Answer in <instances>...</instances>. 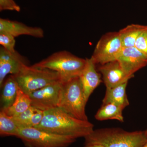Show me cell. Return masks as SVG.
<instances>
[{
	"instance_id": "24",
	"label": "cell",
	"mask_w": 147,
	"mask_h": 147,
	"mask_svg": "<svg viewBox=\"0 0 147 147\" xmlns=\"http://www.w3.org/2000/svg\"><path fill=\"white\" fill-rule=\"evenodd\" d=\"M44 111L36 109L29 122L28 127H35L38 125L42 121Z\"/></svg>"
},
{
	"instance_id": "11",
	"label": "cell",
	"mask_w": 147,
	"mask_h": 147,
	"mask_svg": "<svg viewBox=\"0 0 147 147\" xmlns=\"http://www.w3.org/2000/svg\"><path fill=\"white\" fill-rule=\"evenodd\" d=\"M98 70L102 75L106 88H113L128 82L134 77L128 75L117 60L101 65Z\"/></svg>"
},
{
	"instance_id": "2",
	"label": "cell",
	"mask_w": 147,
	"mask_h": 147,
	"mask_svg": "<svg viewBox=\"0 0 147 147\" xmlns=\"http://www.w3.org/2000/svg\"><path fill=\"white\" fill-rule=\"evenodd\" d=\"M85 144L104 147H142L147 139L146 130L125 131L120 128L95 129L84 138Z\"/></svg>"
},
{
	"instance_id": "20",
	"label": "cell",
	"mask_w": 147,
	"mask_h": 147,
	"mask_svg": "<svg viewBox=\"0 0 147 147\" xmlns=\"http://www.w3.org/2000/svg\"><path fill=\"white\" fill-rule=\"evenodd\" d=\"M36 110V108L31 106L29 109L20 115L12 117L19 128L28 127L29 122Z\"/></svg>"
},
{
	"instance_id": "15",
	"label": "cell",
	"mask_w": 147,
	"mask_h": 147,
	"mask_svg": "<svg viewBox=\"0 0 147 147\" xmlns=\"http://www.w3.org/2000/svg\"><path fill=\"white\" fill-rule=\"evenodd\" d=\"M128 82H125L113 88H106L102 104L113 103L125 108L129 105L126 94Z\"/></svg>"
},
{
	"instance_id": "10",
	"label": "cell",
	"mask_w": 147,
	"mask_h": 147,
	"mask_svg": "<svg viewBox=\"0 0 147 147\" xmlns=\"http://www.w3.org/2000/svg\"><path fill=\"white\" fill-rule=\"evenodd\" d=\"M129 76L147 65V57L135 47H123L117 60Z\"/></svg>"
},
{
	"instance_id": "21",
	"label": "cell",
	"mask_w": 147,
	"mask_h": 147,
	"mask_svg": "<svg viewBox=\"0 0 147 147\" xmlns=\"http://www.w3.org/2000/svg\"><path fill=\"white\" fill-rule=\"evenodd\" d=\"M15 37L6 32L0 31V44L6 50L14 53L15 50Z\"/></svg>"
},
{
	"instance_id": "25",
	"label": "cell",
	"mask_w": 147,
	"mask_h": 147,
	"mask_svg": "<svg viewBox=\"0 0 147 147\" xmlns=\"http://www.w3.org/2000/svg\"><path fill=\"white\" fill-rule=\"evenodd\" d=\"M84 147H104L101 145L96 144H85Z\"/></svg>"
},
{
	"instance_id": "9",
	"label": "cell",
	"mask_w": 147,
	"mask_h": 147,
	"mask_svg": "<svg viewBox=\"0 0 147 147\" xmlns=\"http://www.w3.org/2000/svg\"><path fill=\"white\" fill-rule=\"evenodd\" d=\"M28 61L25 57L17 51L10 53L1 47L0 48V86H1L8 74L15 75L25 67Z\"/></svg>"
},
{
	"instance_id": "12",
	"label": "cell",
	"mask_w": 147,
	"mask_h": 147,
	"mask_svg": "<svg viewBox=\"0 0 147 147\" xmlns=\"http://www.w3.org/2000/svg\"><path fill=\"white\" fill-rule=\"evenodd\" d=\"M86 63L80 76L85 100L87 102L94 90L102 82L101 76L96 71V64L91 57L86 59Z\"/></svg>"
},
{
	"instance_id": "17",
	"label": "cell",
	"mask_w": 147,
	"mask_h": 147,
	"mask_svg": "<svg viewBox=\"0 0 147 147\" xmlns=\"http://www.w3.org/2000/svg\"><path fill=\"white\" fill-rule=\"evenodd\" d=\"M124 108L113 103L102 104L97 111L95 118L98 121L114 119L124 121L123 111Z\"/></svg>"
},
{
	"instance_id": "4",
	"label": "cell",
	"mask_w": 147,
	"mask_h": 147,
	"mask_svg": "<svg viewBox=\"0 0 147 147\" xmlns=\"http://www.w3.org/2000/svg\"><path fill=\"white\" fill-rule=\"evenodd\" d=\"M86 104L79 77L62 82L58 107L75 118L88 121L85 112Z\"/></svg>"
},
{
	"instance_id": "1",
	"label": "cell",
	"mask_w": 147,
	"mask_h": 147,
	"mask_svg": "<svg viewBox=\"0 0 147 147\" xmlns=\"http://www.w3.org/2000/svg\"><path fill=\"white\" fill-rule=\"evenodd\" d=\"M92 123L74 117L62 109L57 107L44 112L43 118L35 127L43 131L75 139L86 137L94 131Z\"/></svg>"
},
{
	"instance_id": "18",
	"label": "cell",
	"mask_w": 147,
	"mask_h": 147,
	"mask_svg": "<svg viewBox=\"0 0 147 147\" xmlns=\"http://www.w3.org/2000/svg\"><path fill=\"white\" fill-rule=\"evenodd\" d=\"M146 26L132 24L120 30L119 33L123 47H134L137 38Z\"/></svg>"
},
{
	"instance_id": "7",
	"label": "cell",
	"mask_w": 147,
	"mask_h": 147,
	"mask_svg": "<svg viewBox=\"0 0 147 147\" xmlns=\"http://www.w3.org/2000/svg\"><path fill=\"white\" fill-rule=\"evenodd\" d=\"M123 48L119 32H109L98 40L91 58L96 64H104L117 60Z\"/></svg>"
},
{
	"instance_id": "14",
	"label": "cell",
	"mask_w": 147,
	"mask_h": 147,
	"mask_svg": "<svg viewBox=\"0 0 147 147\" xmlns=\"http://www.w3.org/2000/svg\"><path fill=\"white\" fill-rule=\"evenodd\" d=\"M1 88V110H4L13 104L19 86L14 76L10 75L4 80Z\"/></svg>"
},
{
	"instance_id": "5",
	"label": "cell",
	"mask_w": 147,
	"mask_h": 147,
	"mask_svg": "<svg viewBox=\"0 0 147 147\" xmlns=\"http://www.w3.org/2000/svg\"><path fill=\"white\" fill-rule=\"evenodd\" d=\"M13 75L20 88L28 95L50 84L62 81L58 72L33 65H27L19 73Z\"/></svg>"
},
{
	"instance_id": "8",
	"label": "cell",
	"mask_w": 147,
	"mask_h": 147,
	"mask_svg": "<svg viewBox=\"0 0 147 147\" xmlns=\"http://www.w3.org/2000/svg\"><path fill=\"white\" fill-rule=\"evenodd\" d=\"M62 82L50 84L29 94L31 99V106L45 112L58 107Z\"/></svg>"
},
{
	"instance_id": "23",
	"label": "cell",
	"mask_w": 147,
	"mask_h": 147,
	"mask_svg": "<svg viewBox=\"0 0 147 147\" xmlns=\"http://www.w3.org/2000/svg\"><path fill=\"white\" fill-rule=\"evenodd\" d=\"M15 11L19 12L21 7L14 0H0V11Z\"/></svg>"
},
{
	"instance_id": "6",
	"label": "cell",
	"mask_w": 147,
	"mask_h": 147,
	"mask_svg": "<svg viewBox=\"0 0 147 147\" xmlns=\"http://www.w3.org/2000/svg\"><path fill=\"white\" fill-rule=\"evenodd\" d=\"M26 147H68L76 139L40 130L34 127L20 129L19 136Z\"/></svg>"
},
{
	"instance_id": "19",
	"label": "cell",
	"mask_w": 147,
	"mask_h": 147,
	"mask_svg": "<svg viewBox=\"0 0 147 147\" xmlns=\"http://www.w3.org/2000/svg\"><path fill=\"white\" fill-rule=\"evenodd\" d=\"M20 128L13 117L8 115L4 111L0 112V135L1 137L14 136L18 138Z\"/></svg>"
},
{
	"instance_id": "26",
	"label": "cell",
	"mask_w": 147,
	"mask_h": 147,
	"mask_svg": "<svg viewBox=\"0 0 147 147\" xmlns=\"http://www.w3.org/2000/svg\"><path fill=\"white\" fill-rule=\"evenodd\" d=\"M146 131H147V128L146 129ZM142 147H147V139L146 142V143L144 144V145Z\"/></svg>"
},
{
	"instance_id": "16",
	"label": "cell",
	"mask_w": 147,
	"mask_h": 147,
	"mask_svg": "<svg viewBox=\"0 0 147 147\" xmlns=\"http://www.w3.org/2000/svg\"><path fill=\"white\" fill-rule=\"evenodd\" d=\"M32 100L28 94L24 92L19 87L15 101L9 108L3 111L11 117H16L24 113L31 106Z\"/></svg>"
},
{
	"instance_id": "22",
	"label": "cell",
	"mask_w": 147,
	"mask_h": 147,
	"mask_svg": "<svg viewBox=\"0 0 147 147\" xmlns=\"http://www.w3.org/2000/svg\"><path fill=\"white\" fill-rule=\"evenodd\" d=\"M134 47L147 57V26L137 38Z\"/></svg>"
},
{
	"instance_id": "3",
	"label": "cell",
	"mask_w": 147,
	"mask_h": 147,
	"mask_svg": "<svg viewBox=\"0 0 147 147\" xmlns=\"http://www.w3.org/2000/svg\"><path fill=\"white\" fill-rule=\"evenodd\" d=\"M86 63V59L79 58L67 51H61L53 53L32 65L49 69L58 72L62 82H64L79 77Z\"/></svg>"
},
{
	"instance_id": "13",
	"label": "cell",
	"mask_w": 147,
	"mask_h": 147,
	"mask_svg": "<svg viewBox=\"0 0 147 147\" xmlns=\"http://www.w3.org/2000/svg\"><path fill=\"white\" fill-rule=\"evenodd\" d=\"M0 31L8 33L14 37L28 35L38 38L44 36V31L39 27H30L16 21L0 18Z\"/></svg>"
}]
</instances>
